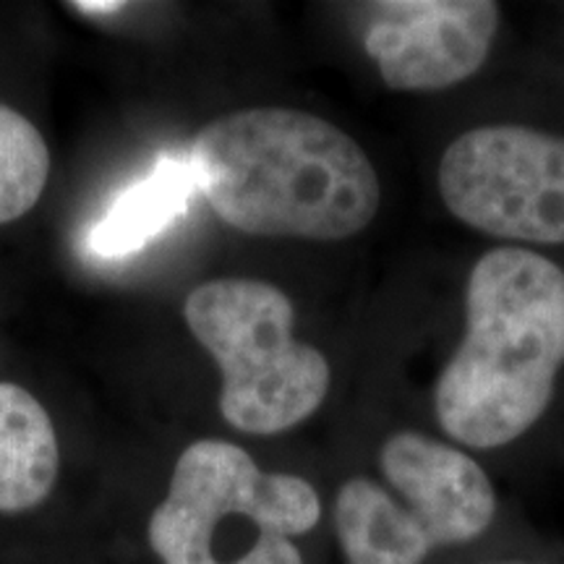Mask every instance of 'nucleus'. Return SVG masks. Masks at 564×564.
Here are the masks:
<instances>
[{
	"label": "nucleus",
	"instance_id": "7ed1b4c3",
	"mask_svg": "<svg viewBox=\"0 0 564 564\" xmlns=\"http://www.w3.org/2000/svg\"><path fill=\"white\" fill-rule=\"evenodd\" d=\"M183 316L220 366V411L238 432H288L327 398L333 379L327 358L295 340V308L272 282H204L186 299Z\"/></svg>",
	"mask_w": 564,
	"mask_h": 564
},
{
	"label": "nucleus",
	"instance_id": "f257e3e1",
	"mask_svg": "<svg viewBox=\"0 0 564 564\" xmlns=\"http://www.w3.org/2000/svg\"><path fill=\"white\" fill-rule=\"evenodd\" d=\"M186 160L217 217L251 236L343 241L382 199L369 154L312 112H230L196 133Z\"/></svg>",
	"mask_w": 564,
	"mask_h": 564
},
{
	"label": "nucleus",
	"instance_id": "9b49d317",
	"mask_svg": "<svg viewBox=\"0 0 564 564\" xmlns=\"http://www.w3.org/2000/svg\"><path fill=\"white\" fill-rule=\"evenodd\" d=\"M47 175L45 139L21 112L0 105V225L19 220L40 202Z\"/></svg>",
	"mask_w": 564,
	"mask_h": 564
},
{
	"label": "nucleus",
	"instance_id": "9d476101",
	"mask_svg": "<svg viewBox=\"0 0 564 564\" xmlns=\"http://www.w3.org/2000/svg\"><path fill=\"white\" fill-rule=\"evenodd\" d=\"M58 476L51 415L24 387L0 384V512H24L47 497Z\"/></svg>",
	"mask_w": 564,
	"mask_h": 564
},
{
	"label": "nucleus",
	"instance_id": "1a4fd4ad",
	"mask_svg": "<svg viewBox=\"0 0 564 564\" xmlns=\"http://www.w3.org/2000/svg\"><path fill=\"white\" fill-rule=\"evenodd\" d=\"M335 531L348 564H423L434 549L419 520L364 476L337 491Z\"/></svg>",
	"mask_w": 564,
	"mask_h": 564
},
{
	"label": "nucleus",
	"instance_id": "39448f33",
	"mask_svg": "<svg viewBox=\"0 0 564 564\" xmlns=\"http://www.w3.org/2000/svg\"><path fill=\"white\" fill-rule=\"evenodd\" d=\"M440 194L468 228L505 241L564 243V137L528 126L465 131L440 160Z\"/></svg>",
	"mask_w": 564,
	"mask_h": 564
},
{
	"label": "nucleus",
	"instance_id": "20e7f679",
	"mask_svg": "<svg viewBox=\"0 0 564 564\" xmlns=\"http://www.w3.org/2000/svg\"><path fill=\"white\" fill-rule=\"evenodd\" d=\"M243 518L293 539L319 523V494L299 476L264 474L238 444L202 440L175 463L165 502L150 520V544L162 564H215L223 528Z\"/></svg>",
	"mask_w": 564,
	"mask_h": 564
},
{
	"label": "nucleus",
	"instance_id": "f03ea898",
	"mask_svg": "<svg viewBox=\"0 0 564 564\" xmlns=\"http://www.w3.org/2000/svg\"><path fill=\"white\" fill-rule=\"evenodd\" d=\"M562 366L564 270L523 246L486 251L465 288V335L434 387L444 434L474 449L520 440Z\"/></svg>",
	"mask_w": 564,
	"mask_h": 564
},
{
	"label": "nucleus",
	"instance_id": "423d86ee",
	"mask_svg": "<svg viewBox=\"0 0 564 564\" xmlns=\"http://www.w3.org/2000/svg\"><path fill=\"white\" fill-rule=\"evenodd\" d=\"M497 30L491 0H384L369 6L364 47L390 89L436 91L484 66Z\"/></svg>",
	"mask_w": 564,
	"mask_h": 564
},
{
	"label": "nucleus",
	"instance_id": "ddd939ff",
	"mask_svg": "<svg viewBox=\"0 0 564 564\" xmlns=\"http://www.w3.org/2000/svg\"><path fill=\"white\" fill-rule=\"evenodd\" d=\"M70 9H79L89 17H108V13L126 9V3L121 0H79V3H70Z\"/></svg>",
	"mask_w": 564,
	"mask_h": 564
},
{
	"label": "nucleus",
	"instance_id": "0eeeda50",
	"mask_svg": "<svg viewBox=\"0 0 564 564\" xmlns=\"http://www.w3.org/2000/svg\"><path fill=\"white\" fill-rule=\"evenodd\" d=\"M379 468L434 549L470 544L489 531L497 491L463 449L419 432H398L379 449Z\"/></svg>",
	"mask_w": 564,
	"mask_h": 564
},
{
	"label": "nucleus",
	"instance_id": "f8f14e48",
	"mask_svg": "<svg viewBox=\"0 0 564 564\" xmlns=\"http://www.w3.org/2000/svg\"><path fill=\"white\" fill-rule=\"evenodd\" d=\"M238 564H303L301 552L295 549L293 539L285 535H264L249 556H243Z\"/></svg>",
	"mask_w": 564,
	"mask_h": 564
},
{
	"label": "nucleus",
	"instance_id": "6e6552de",
	"mask_svg": "<svg viewBox=\"0 0 564 564\" xmlns=\"http://www.w3.org/2000/svg\"><path fill=\"white\" fill-rule=\"evenodd\" d=\"M196 183L186 158L160 154L144 178L126 186L87 232V249L100 259L131 257L175 225L192 207Z\"/></svg>",
	"mask_w": 564,
	"mask_h": 564
}]
</instances>
